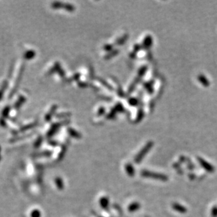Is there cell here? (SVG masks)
I'll list each match as a JSON object with an SVG mask.
<instances>
[{
  "label": "cell",
  "instance_id": "6da1fadb",
  "mask_svg": "<svg viewBox=\"0 0 217 217\" xmlns=\"http://www.w3.org/2000/svg\"><path fill=\"white\" fill-rule=\"evenodd\" d=\"M24 69V64L23 63L22 60H19L18 61L17 64L15 67L14 73L12 77V80L11 82V86L9 87V96L11 97L13 94L14 93L15 91L16 90V88L18 86V84L21 80V76H22L23 71Z\"/></svg>",
  "mask_w": 217,
  "mask_h": 217
},
{
  "label": "cell",
  "instance_id": "7a4b0ae2",
  "mask_svg": "<svg viewBox=\"0 0 217 217\" xmlns=\"http://www.w3.org/2000/svg\"><path fill=\"white\" fill-rule=\"evenodd\" d=\"M25 96L26 95L23 94H21L19 96H18L16 101H15L14 104H13V106H14L15 108H19L21 105L25 102V100H26V96Z\"/></svg>",
  "mask_w": 217,
  "mask_h": 217
},
{
  "label": "cell",
  "instance_id": "3957f363",
  "mask_svg": "<svg viewBox=\"0 0 217 217\" xmlns=\"http://www.w3.org/2000/svg\"><path fill=\"white\" fill-rule=\"evenodd\" d=\"M55 109H56V106L53 105L52 106H51V108L49 109V111L48 112L47 111L46 113H45V116H44V119H45V120L46 121V122H48V121L50 120L51 115H52V113L54 114V110H55Z\"/></svg>",
  "mask_w": 217,
  "mask_h": 217
},
{
  "label": "cell",
  "instance_id": "277c9868",
  "mask_svg": "<svg viewBox=\"0 0 217 217\" xmlns=\"http://www.w3.org/2000/svg\"><path fill=\"white\" fill-rule=\"evenodd\" d=\"M35 55V52L33 50L28 49L25 51H24L23 57L24 58L27 59V60H30V59H32L33 58H34Z\"/></svg>",
  "mask_w": 217,
  "mask_h": 217
},
{
  "label": "cell",
  "instance_id": "5b68a950",
  "mask_svg": "<svg viewBox=\"0 0 217 217\" xmlns=\"http://www.w3.org/2000/svg\"><path fill=\"white\" fill-rule=\"evenodd\" d=\"M198 80L202 83V84L204 86H209V82L208 81L207 77H204V75H200L198 76Z\"/></svg>",
  "mask_w": 217,
  "mask_h": 217
},
{
  "label": "cell",
  "instance_id": "8992f818",
  "mask_svg": "<svg viewBox=\"0 0 217 217\" xmlns=\"http://www.w3.org/2000/svg\"><path fill=\"white\" fill-rule=\"evenodd\" d=\"M7 86V83L6 80H3L2 82L0 84V99H1V97L3 96V94H4V92L5 91L6 88Z\"/></svg>",
  "mask_w": 217,
  "mask_h": 217
}]
</instances>
